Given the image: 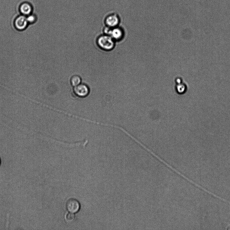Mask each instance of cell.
<instances>
[{
    "instance_id": "8",
    "label": "cell",
    "mask_w": 230,
    "mask_h": 230,
    "mask_svg": "<svg viewBox=\"0 0 230 230\" xmlns=\"http://www.w3.org/2000/svg\"><path fill=\"white\" fill-rule=\"evenodd\" d=\"M187 86L186 84L183 82L177 84L175 87V91L179 95H183L187 91Z\"/></svg>"
},
{
    "instance_id": "2",
    "label": "cell",
    "mask_w": 230,
    "mask_h": 230,
    "mask_svg": "<svg viewBox=\"0 0 230 230\" xmlns=\"http://www.w3.org/2000/svg\"><path fill=\"white\" fill-rule=\"evenodd\" d=\"M105 34L110 36L114 40L121 39L124 35L123 30L118 27L110 28L106 26L104 29Z\"/></svg>"
},
{
    "instance_id": "10",
    "label": "cell",
    "mask_w": 230,
    "mask_h": 230,
    "mask_svg": "<svg viewBox=\"0 0 230 230\" xmlns=\"http://www.w3.org/2000/svg\"><path fill=\"white\" fill-rule=\"evenodd\" d=\"M27 21L30 24H33L36 22L37 17L34 15H29L28 17H26Z\"/></svg>"
},
{
    "instance_id": "13",
    "label": "cell",
    "mask_w": 230,
    "mask_h": 230,
    "mask_svg": "<svg viewBox=\"0 0 230 230\" xmlns=\"http://www.w3.org/2000/svg\"><path fill=\"white\" fill-rule=\"evenodd\" d=\"M227 230H230V225L228 226L227 228Z\"/></svg>"
},
{
    "instance_id": "3",
    "label": "cell",
    "mask_w": 230,
    "mask_h": 230,
    "mask_svg": "<svg viewBox=\"0 0 230 230\" xmlns=\"http://www.w3.org/2000/svg\"><path fill=\"white\" fill-rule=\"evenodd\" d=\"M90 92V89L88 86L84 84H80L74 87L73 93L76 97L84 98L88 96Z\"/></svg>"
},
{
    "instance_id": "4",
    "label": "cell",
    "mask_w": 230,
    "mask_h": 230,
    "mask_svg": "<svg viewBox=\"0 0 230 230\" xmlns=\"http://www.w3.org/2000/svg\"><path fill=\"white\" fill-rule=\"evenodd\" d=\"M106 26L114 28L117 27L120 22V18L118 14L115 13L108 15L105 17L104 20Z\"/></svg>"
},
{
    "instance_id": "1",
    "label": "cell",
    "mask_w": 230,
    "mask_h": 230,
    "mask_svg": "<svg viewBox=\"0 0 230 230\" xmlns=\"http://www.w3.org/2000/svg\"><path fill=\"white\" fill-rule=\"evenodd\" d=\"M97 44L101 49L107 51L112 50L115 46V40L106 34L100 36L97 39Z\"/></svg>"
},
{
    "instance_id": "6",
    "label": "cell",
    "mask_w": 230,
    "mask_h": 230,
    "mask_svg": "<svg viewBox=\"0 0 230 230\" xmlns=\"http://www.w3.org/2000/svg\"><path fill=\"white\" fill-rule=\"evenodd\" d=\"M28 24L26 17L25 15H21L18 17L14 22L15 28L19 31L25 30Z\"/></svg>"
},
{
    "instance_id": "14",
    "label": "cell",
    "mask_w": 230,
    "mask_h": 230,
    "mask_svg": "<svg viewBox=\"0 0 230 230\" xmlns=\"http://www.w3.org/2000/svg\"><path fill=\"white\" fill-rule=\"evenodd\" d=\"M1 159H0V165H1Z\"/></svg>"
},
{
    "instance_id": "9",
    "label": "cell",
    "mask_w": 230,
    "mask_h": 230,
    "mask_svg": "<svg viewBox=\"0 0 230 230\" xmlns=\"http://www.w3.org/2000/svg\"><path fill=\"white\" fill-rule=\"evenodd\" d=\"M81 77L78 75H74L70 79V83L74 87L77 86L81 84Z\"/></svg>"
},
{
    "instance_id": "11",
    "label": "cell",
    "mask_w": 230,
    "mask_h": 230,
    "mask_svg": "<svg viewBox=\"0 0 230 230\" xmlns=\"http://www.w3.org/2000/svg\"><path fill=\"white\" fill-rule=\"evenodd\" d=\"M75 218V215L72 213H70L68 214L66 216V220L70 223L73 221L74 220Z\"/></svg>"
},
{
    "instance_id": "5",
    "label": "cell",
    "mask_w": 230,
    "mask_h": 230,
    "mask_svg": "<svg viewBox=\"0 0 230 230\" xmlns=\"http://www.w3.org/2000/svg\"><path fill=\"white\" fill-rule=\"evenodd\" d=\"M66 208L68 211L71 213H75L79 211L80 205L79 201L75 199H70L66 203Z\"/></svg>"
},
{
    "instance_id": "7",
    "label": "cell",
    "mask_w": 230,
    "mask_h": 230,
    "mask_svg": "<svg viewBox=\"0 0 230 230\" xmlns=\"http://www.w3.org/2000/svg\"><path fill=\"white\" fill-rule=\"evenodd\" d=\"M20 11L23 15H29L32 12V7L29 3H23L20 6Z\"/></svg>"
},
{
    "instance_id": "12",
    "label": "cell",
    "mask_w": 230,
    "mask_h": 230,
    "mask_svg": "<svg viewBox=\"0 0 230 230\" xmlns=\"http://www.w3.org/2000/svg\"><path fill=\"white\" fill-rule=\"evenodd\" d=\"M175 82L176 84H180L182 82V80L181 78L178 77L175 79Z\"/></svg>"
}]
</instances>
